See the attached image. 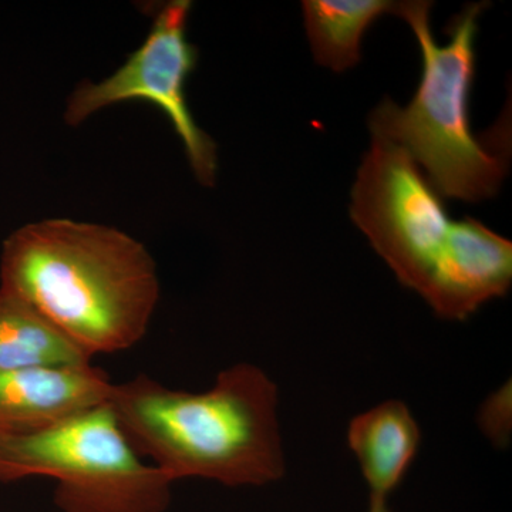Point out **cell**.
I'll list each match as a JSON object with an SVG mask.
<instances>
[{
    "mask_svg": "<svg viewBox=\"0 0 512 512\" xmlns=\"http://www.w3.org/2000/svg\"><path fill=\"white\" fill-rule=\"evenodd\" d=\"M0 289L90 359L140 343L161 295L156 261L136 238L64 218L32 222L5 239Z\"/></svg>",
    "mask_w": 512,
    "mask_h": 512,
    "instance_id": "6da1fadb",
    "label": "cell"
},
{
    "mask_svg": "<svg viewBox=\"0 0 512 512\" xmlns=\"http://www.w3.org/2000/svg\"><path fill=\"white\" fill-rule=\"evenodd\" d=\"M350 217L396 274L440 318L466 320L507 295L512 244L480 221L448 218L403 148L373 138L352 190Z\"/></svg>",
    "mask_w": 512,
    "mask_h": 512,
    "instance_id": "7a4b0ae2",
    "label": "cell"
},
{
    "mask_svg": "<svg viewBox=\"0 0 512 512\" xmlns=\"http://www.w3.org/2000/svg\"><path fill=\"white\" fill-rule=\"evenodd\" d=\"M109 404L138 456L173 484L202 478L262 487L284 477L278 386L252 363L222 370L202 393L138 373L113 383Z\"/></svg>",
    "mask_w": 512,
    "mask_h": 512,
    "instance_id": "3957f363",
    "label": "cell"
},
{
    "mask_svg": "<svg viewBox=\"0 0 512 512\" xmlns=\"http://www.w3.org/2000/svg\"><path fill=\"white\" fill-rule=\"evenodd\" d=\"M484 6L474 3L451 20L448 42L437 46L430 28L431 3H397L394 15L409 23L419 42L421 82L404 109L384 99L370 114L373 138L403 148L426 170L433 190L450 200L493 198L507 174L505 154L478 140L468 117L476 76L477 22Z\"/></svg>",
    "mask_w": 512,
    "mask_h": 512,
    "instance_id": "277c9868",
    "label": "cell"
},
{
    "mask_svg": "<svg viewBox=\"0 0 512 512\" xmlns=\"http://www.w3.org/2000/svg\"><path fill=\"white\" fill-rule=\"evenodd\" d=\"M47 477L63 512H165L173 483L138 456L109 400L16 439L0 440V483Z\"/></svg>",
    "mask_w": 512,
    "mask_h": 512,
    "instance_id": "5b68a950",
    "label": "cell"
},
{
    "mask_svg": "<svg viewBox=\"0 0 512 512\" xmlns=\"http://www.w3.org/2000/svg\"><path fill=\"white\" fill-rule=\"evenodd\" d=\"M191 9L190 0L158 6L143 45L107 79L77 86L67 100L64 121L76 127L97 111L124 101L154 104L180 137L197 180L212 187L217 178V146L198 126L187 101V82L198 63V49L187 36Z\"/></svg>",
    "mask_w": 512,
    "mask_h": 512,
    "instance_id": "8992f818",
    "label": "cell"
},
{
    "mask_svg": "<svg viewBox=\"0 0 512 512\" xmlns=\"http://www.w3.org/2000/svg\"><path fill=\"white\" fill-rule=\"evenodd\" d=\"M106 370L77 367L0 369V440L32 436L109 400Z\"/></svg>",
    "mask_w": 512,
    "mask_h": 512,
    "instance_id": "52a82bcc",
    "label": "cell"
},
{
    "mask_svg": "<svg viewBox=\"0 0 512 512\" xmlns=\"http://www.w3.org/2000/svg\"><path fill=\"white\" fill-rule=\"evenodd\" d=\"M420 441L419 424L399 400L377 404L350 421L348 444L369 487L370 505L386 507L419 453Z\"/></svg>",
    "mask_w": 512,
    "mask_h": 512,
    "instance_id": "ba28073f",
    "label": "cell"
},
{
    "mask_svg": "<svg viewBox=\"0 0 512 512\" xmlns=\"http://www.w3.org/2000/svg\"><path fill=\"white\" fill-rule=\"evenodd\" d=\"M396 8L397 2L390 0H303L316 62L338 73L356 66L367 28L384 13H396Z\"/></svg>",
    "mask_w": 512,
    "mask_h": 512,
    "instance_id": "9c48e42d",
    "label": "cell"
},
{
    "mask_svg": "<svg viewBox=\"0 0 512 512\" xmlns=\"http://www.w3.org/2000/svg\"><path fill=\"white\" fill-rule=\"evenodd\" d=\"M26 303L0 289V369L92 365Z\"/></svg>",
    "mask_w": 512,
    "mask_h": 512,
    "instance_id": "30bf717a",
    "label": "cell"
},
{
    "mask_svg": "<svg viewBox=\"0 0 512 512\" xmlns=\"http://www.w3.org/2000/svg\"><path fill=\"white\" fill-rule=\"evenodd\" d=\"M369 512H390L387 507H369Z\"/></svg>",
    "mask_w": 512,
    "mask_h": 512,
    "instance_id": "8fae6325",
    "label": "cell"
}]
</instances>
